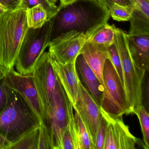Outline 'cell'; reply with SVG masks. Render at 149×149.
Here are the masks:
<instances>
[{
	"mask_svg": "<svg viewBox=\"0 0 149 149\" xmlns=\"http://www.w3.org/2000/svg\"><path fill=\"white\" fill-rule=\"evenodd\" d=\"M109 11L94 0H78L60 8L56 15L52 39L62 33L75 30L91 35L97 29L108 23Z\"/></svg>",
	"mask_w": 149,
	"mask_h": 149,
	"instance_id": "cell-1",
	"label": "cell"
},
{
	"mask_svg": "<svg viewBox=\"0 0 149 149\" xmlns=\"http://www.w3.org/2000/svg\"><path fill=\"white\" fill-rule=\"evenodd\" d=\"M5 86L7 99L0 114V135L10 144L40 127L41 121L21 94Z\"/></svg>",
	"mask_w": 149,
	"mask_h": 149,
	"instance_id": "cell-2",
	"label": "cell"
},
{
	"mask_svg": "<svg viewBox=\"0 0 149 149\" xmlns=\"http://www.w3.org/2000/svg\"><path fill=\"white\" fill-rule=\"evenodd\" d=\"M26 9L7 10L0 14V79L14 69L29 27Z\"/></svg>",
	"mask_w": 149,
	"mask_h": 149,
	"instance_id": "cell-3",
	"label": "cell"
},
{
	"mask_svg": "<svg viewBox=\"0 0 149 149\" xmlns=\"http://www.w3.org/2000/svg\"><path fill=\"white\" fill-rule=\"evenodd\" d=\"M115 30L114 42L121 59L127 103L126 115H129L142 104L143 83L146 71L132 60L128 48L126 33L116 26Z\"/></svg>",
	"mask_w": 149,
	"mask_h": 149,
	"instance_id": "cell-4",
	"label": "cell"
},
{
	"mask_svg": "<svg viewBox=\"0 0 149 149\" xmlns=\"http://www.w3.org/2000/svg\"><path fill=\"white\" fill-rule=\"evenodd\" d=\"M55 16L48 20L40 28H29L15 65L18 73L24 75L33 73L37 61L49 47L52 40Z\"/></svg>",
	"mask_w": 149,
	"mask_h": 149,
	"instance_id": "cell-5",
	"label": "cell"
},
{
	"mask_svg": "<svg viewBox=\"0 0 149 149\" xmlns=\"http://www.w3.org/2000/svg\"><path fill=\"white\" fill-rule=\"evenodd\" d=\"M69 101L57 77L52 102L41 121L47 133L52 149H62L63 136L68 122Z\"/></svg>",
	"mask_w": 149,
	"mask_h": 149,
	"instance_id": "cell-6",
	"label": "cell"
},
{
	"mask_svg": "<svg viewBox=\"0 0 149 149\" xmlns=\"http://www.w3.org/2000/svg\"><path fill=\"white\" fill-rule=\"evenodd\" d=\"M104 91L100 109L112 117L127 114L126 94L116 70L109 58L105 60L102 72Z\"/></svg>",
	"mask_w": 149,
	"mask_h": 149,
	"instance_id": "cell-7",
	"label": "cell"
},
{
	"mask_svg": "<svg viewBox=\"0 0 149 149\" xmlns=\"http://www.w3.org/2000/svg\"><path fill=\"white\" fill-rule=\"evenodd\" d=\"M32 74L40 99L42 118L51 104L57 80L49 51L44 52L39 58Z\"/></svg>",
	"mask_w": 149,
	"mask_h": 149,
	"instance_id": "cell-8",
	"label": "cell"
},
{
	"mask_svg": "<svg viewBox=\"0 0 149 149\" xmlns=\"http://www.w3.org/2000/svg\"><path fill=\"white\" fill-rule=\"evenodd\" d=\"M88 37L75 30L62 33L52 39L49 45V52L62 64L75 62Z\"/></svg>",
	"mask_w": 149,
	"mask_h": 149,
	"instance_id": "cell-9",
	"label": "cell"
},
{
	"mask_svg": "<svg viewBox=\"0 0 149 149\" xmlns=\"http://www.w3.org/2000/svg\"><path fill=\"white\" fill-rule=\"evenodd\" d=\"M76 103L73 109L81 117L94 146L98 127L102 117L100 108L94 98L79 81Z\"/></svg>",
	"mask_w": 149,
	"mask_h": 149,
	"instance_id": "cell-10",
	"label": "cell"
},
{
	"mask_svg": "<svg viewBox=\"0 0 149 149\" xmlns=\"http://www.w3.org/2000/svg\"><path fill=\"white\" fill-rule=\"evenodd\" d=\"M101 110V109H100ZM102 115L108 121L103 149H135L139 139L131 133L122 117L114 118L101 110Z\"/></svg>",
	"mask_w": 149,
	"mask_h": 149,
	"instance_id": "cell-11",
	"label": "cell"
},
{
	"mask_svg": "<svg viewBox=\"0 0 149 149\" xmlns=\"http://www.w3.org/2000/svg\"><path fill=\"white\" fill-rule=\"evenodd\" d=\"M2 80L7 86L24 97L41 121V108L33 74H22L14 69Z\"/></svg>",
	"mask_w": 149,
	"mask_h": 149,
	"instance_id": "cell-12",
	"label": "cell"
},
{
	"mask_svg": "<svg viewBox=\"0 0 149 149\" xmlns=\"http://www.w3.org/2000/svg\"><path fill=\"white\" fill-rule=\"evenodd\" d=\"M50 56L54 70L69 100L74 107L77 101L80 81L76 69L75 62L68 64H62L57 61L51 54Z\"/></svg>",
	"mask_w": 149,
	"mask_h": 149,
	"instance_id": "cell-13",
	"label": "cell"
},
{
	"mask_svg": "<svg viewBox=\"0 0 149 149\" xmlns=\"http://www.w3.org/2000/svg\"><path fill=\"white\" fill-rule=\"evenodd\" d=\"M75 67L80 81L100 107L104 86L88 66L81 54H79L76 59Z\"/></svg>",
	"mask_w": 149,
	"mask_h": 149,
	"instance_id": "cell-14",
	"label": "cell"
},
{
	"mask_svg": "<svg viewBox=\"0 0 149 149\" xmlns=\"http://www.w3.org/2000/svg\"><path fill=\"white\" fill-rule=\"evenodd\" d=\"M109 47L86 41L80 51L88 66L104 85L102 72L105 60L109 58Z\"/></svg>",
	"mask_w": 149,
	"mask_h": 149,
	"instance_id": "cell-15",
	"label": "cell"
},
{
	"mask_svg": "<svg viewBox=\"0 0 149 149\" xmlns=\"http://www.w3.org/2000/svg\"><path fill=\"white\" fill-rule=\"evenodd\" d=\"M131 56L137 66L146 71L149 68V35L134 36L126 33Z\"/></svg>",
	"mask_w": 149,
	"mask_h": 149,
	"instance_id": "cell-16",
	"label": "cell"
},
{
	"mask_svg": "<svg viewBox=\"0 0 149 149\" xmlns=\"http://www.w3.org/2000/svg\"><path fill=\"white\" fill-rule=\"evenodd\" d=\"M73 109V105L70 101L68 104V122L63 136L62 149H81Z\"/></svg>",
	"mask_w": 149,
	"mask_h": 149,
	"instance_id": "cell-17",
	"label": "cell"
},
{
	"mask_svg": "<svg viewBox=\"0 0 149 149\" xmlns=\"http://www.w3.org/2000/svg\"><path fill=\"white\" fill-rule=\"evenodd\" d=\"M115 26L105 23L99 27L91 35L87 38L86 41L101 46L109 47L115 40Z\"/></svg>",
	"mask_w": 149,
	"mask_h": 149,
	"instance_id": "cell-18",
	"label": "cell"
},
{
	"mask_svg": "<svg viewBox=\"0 0 149 149\" xmlns=\"http://www.w3.org/2000/svg\"><path fill=\"white\" fill-rule=\"evenodd\" d=\"M130 21L128 34L131 36L149 35V17L143 13L134 9Z\"/></svg>",
	"mask_w": 149,
	"mask_h": 149,
	"instance_id": "cell-19",
	"label": "cell"
},
{
	"mask_svg": "<svg viewBox=\"0 0 149 149\" xmlns=\"http://www.w3.org/2000/svg\"><path fill=\"white\" fill-rule=\"evenodd\" d=\"M40 127L36 128L17 141L10 144L6 149H38Z\"/></svg>",
	"mask_w": 149,
	"mask_h": 149,
	"instance_id": "cell-20",
	"label": "cell"
},
{
	"mask_svg": "<svg viewBox=\"0 0 149 149\" xmlns=\"http://www.w3.org/2000/svg\"><path fill=\"white\" fill-rule=\"evenodd\" d=\"M26 14L28 26L30 28H40L48 20L47 12L41 5L27 8Z\"/></svg>",
	"mask_w": 149,
	"mask_h": 149,
	"instance_id": "cell-21",
	"label": "cell"
},
{
	"mask_svg": "<svg viewBox=\"0 0 149 149\" xmlns=\"http://www.w3.org/2000/svg\"><path fill=\"white\" fill-rule=\"evenodd\" d=\"M139 120L143 135V147L149 149V114L145 106L142 104L133 111Z\"/></svg>",
	"mask_w": 149,
	"mask_h": 149,
	"instance_id": "cell-22",
	"label": "cell"
},
{
	"mask_svg": "<svg viewBox=\"0 0 149 149\" xmlns=\"http://www.w3.org/2000/svg\"><path fill=\"white\" fill-rule=\"evenodd\" d=\"M74 116L78 131L81 149H94V145L90 136L77 111L75 110Z\"/></svg>",
	"mask_w": 149,
	"mask_h": 149,
	"instance_id": "cell-23",
	"label": "cell"
},
{
	"mask_svg": "<svg viewBox=\"0 0 149 149\" xmlns=\"http://www.w3.org/2000/svg\"><path fill=\"white\" fill-rule=\"evenodd\" d=\"M39 5H41L46 10L48 19L55 16L60 10L59 6L52 5L47 0H21L18 8L27 9Z\"/></svg>",
	"mask_w": 149,
	"mask_h": 149,
	"instance_id": "cell-24",
	"label": "cell"
},
{
	"mask_svg": "<svg viewBox=\"0 0 149 149\" xmlns=\"http://www.w3.org/2000/svg\"><path fill=\"white\" fill-rule=\"evenodd\" d=\"M134 7L132 6H124L115 3L110 8V16L118 22L128 21L132 17Z\"/></svg>",
	"mask_w": 149,
	"mask_h": 149,
	"instance_id": "cell-25",
	"label": "cell"
},
{
	"mask_svg": "<svg viewBox=\"0 0 149 149\" xmlns=\"http://www.w3.org/2000/svg\"><path fill=\"white\" fill-rule=\"evenodd\" d=\"M108 53L109 58L116 70L121 80V83L124 86L121 59L115 42L109 47L108 48Z\"/></svg>",
	"mask_w": 149,
	"mask_h": 149,
	"instance_id": "cell-26",
	"label": "cell"
},
{
	"mask_svg": "<svg viewBox=\"0 0 149 149\" xmlns=\"http://www.w3.org/2000/svg\"><path fill=\"white\" fill-rule=\"evenodd\" d=\"M107 125L108 121L102 115L101 122L98 127L96 137L95 149H103Z\"/></svg>",
	"mask_w": 149,
	"mask_h": 149,
	"instance_id": "cell-27",
	"label": "cell"
},
{
	"mask_svg": "<svg viewBox=\"0 0 149 149\" xmlns=\"http://www.w3.org/2000/svg\"><path fill=\"white\" fill-rule=\"evenodd\" d=\"M40 130L38 149H52L47 131L42 124L40 126Z\"/></svg>",
	"mask_w": 149,
	"mask_h": 149,
	"instance_id": "cell-28",
	"label": "cell"
},
{
	"mask_svg": "<svg viewBox=\"0 0 149 149\" xmlns=\"http://www.w3.org/2000/svg\"><path fill=\"white\" fill-rule=\"evenodd\" d=\"M134 8L149 17V0H130Z\"/></svg>",
	"mask_w": 149,
	"mask_h": 149,
	"instance_id": "cell-29",
	"label": "cell"
},
{
	"mask_svg": "<svg viewBox=\"0 0 149 149\" xmlns=\"http://www.w3.org/2000/svg\"><path fill=\"white\" fill-rule=\"evenodd\" d=\"M97 1L105 8L109 10L111 6L115 4H119L124 6H132L130 0H97Z\"/></svg>",
	"mask_w": 149,
	"mask_h": 149,
	"instance_id": "cell-30",
	"label": "cell"
},
{
	"mask_svg": "<svg viewBox=\"0 0 149 149\" xmlns=\"http://www.w3.org/2000/svg\"><path fill=\"white\" fill-rule=\"evenodd\" d=\"M21 0H0V4L6 10H15L17 9Z\"/></svg>",
	"mask_w": 149,
	"mask_h": 149,
	"instance_id": "cell-31",
	"label": "cell"
},
{
	"mask_svg": "<svg viewBox=\"0 0 149 149\" xmlns=\"http://www.w3.org/2000/svg\"><path fill=\"white\" fill-rule=\"evenodd\" d=\"M6 91L2 79H0V114L6 107L7 102Z\"/></svg>",
	"mask_w": 149,
	"mask_h": 149,
	"instance_id": "cell-32",
	"label": "cell"
},
{
	"mask_svg": "<svg viewBox=\"0 0 149 149\" xmlns=\"http://www.w3.org/2000/svg\"><path fill=\"white\" fill-rule=\"evenodd\" d=\"M9 145V142L0 135V149H6Z\"/></svg>",
	"mask_w": 149,
	"mask_h": 149,
	"instance_id": "cell-33",
	"label": "cell"
},
{
	"mask_svg": "<svg viewBox=\"0 0 149 149\" xmlns=\"http://www.w3.org/2000/svg\"><path fill=\"white\" fill-rule=\"evenodd\" d=\"M77 1L78 0H60V4L59 6V8H61L67 5H70ZM94 1H97V0H94Z\"/></svg>",
	"mask_w": 149,
	"mask_h": 149,
	"instance_id": "cell-34",
	"label": "cell"
},
{
	"mask_svg": "<svg viewBox=\"0 0 149 149\" xmlns=\"http://www.w3.org/2000/svg\"><path fill=\"white\" fill-rule=\"evenodd\" d=\"M47 1L52 5H56V3H57L58 0H47Z\"/></svg>",
	"mask_w": 149,
	"mask_h": 149,
	"instance_id": "cell-35",
	"label": "cell"
},
{
	"mask_svg": "<svg viewBox=\"0 0 149 149\" xmlns=\"http://www.w3.org/2000/svg\"><path fill=\"white\" fill-rule=\"evenodd\" d=\"M7 11V10L5 9V8H3V7L0 4V14L2 13H4V12H6V11Z\"/></svg>",
	"mask_w": 149,
	"mask_h": 149,
	"instance_id": "cell-36",
	"label": "cell"
}]
</instances>
